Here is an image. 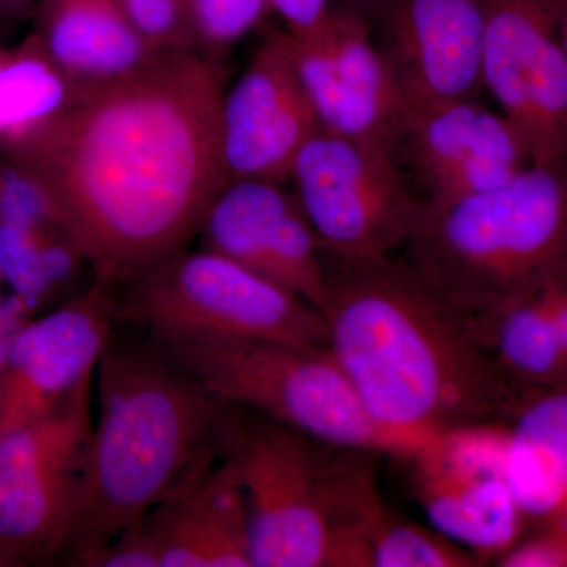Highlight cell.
Wrapping results in <instances>:
<instances>
[{
    "label": "cell",
    "mask_w": 567,
    "mask_h": 567,
    "mask_svg": "<svg viewBox=\"0 0 567 567\" xmlns=\"http://www.w3.org/2000/svg\"><path fill=\"white\" fill-rule=\"evenodd\" d=\"M558 31L567 61V0H563L561 10H559Z\"/></svg>",
    "instance_id": "cell-33"
},
{
    "label": "cell",
    "mask_w": 567,
    "mask_h": 567,
    "mask_svg": "<svg viewBox=\"0 0 567 567\" xmlns=\"http://www.w3.org/2000/svg\"><path fill=\"white\" fill-rule=\"evenodd\" d=\"M224 89L218 61L163 52L0 142V156L50 197L92 278L121 289L188 248L226 185Z\"/></svg>",
    "instance_id": "cell-1"
},
{
    "label": "cell",
    "mask_w": 567,
    "mask_h": 567,
    "mask_svg": "<svg viewBox=\"0 0 567 567\" xmlns=\"http://www.w3.org/2000/svg\"><path fill=\"white\" fill-rule=\"evenodd\" d=\"M29 566L28 561L9 544L0 540V567Z\"/></svg>",
    "instance_id": "cell-32"
},
{
    "label": "cell",
    "mask_w": 567,
    "mask_h": 567,
    "mask_svg": "<svg viewBox=\"0 0 567 567\" xmlns=\"http://www.w3.org/2000/svg\"><path fill=\"white\" fill-rule=\"evenodd\" d=\"M115 323L158 344L271 341L328 349L322 312L208 249H182L115 292Z\"/></svg>",
    "instance_id": "cell-7"
},
{
    "label": "cell",
    "mask_w": 567,
    "mask_h": 567,
    "mask_svg": "<svg viewBox=\"0 0 567 567\" xmlns=\"http://www.w3.org/2000/svg\"><path fill=\"white\" fill-rule=\"evenodd\" d=\"M153 344L227 404L323 445L406 461L429 442L377 423L328 349L271 341Z\"/></svg>",
    "instance_id": "cell-6"
},
{
    "label": "cell",
    "mask_w": 567,
    "mask_h": 567,
    "mask_svg": "<svg viewBox=\"0 0 567 567\" xmlns=\"http://www.w3.org/2000/svg\"><path fill=\"white\" fill-rule=\"evenodd\" d=\"M550 303L567 363V267L550 281Z\"/></svg>",
    "instance_id": "cell-29"
},
{
    "label": "cell",
    "mask_w": 567,
    "mask_h": 567,
    "mask_svg": "<svg viewBox=\"0 0 567 567\" xmlns=\"http://www.w3.org/2000/svg\"><path fill=\"white\" fill-rule=\"evenodd\" d=\"M158 567H252L240 476L219 456L140 518Z\"/></svg>",
    "instance_id": "cell-18"
},
{
    "label": "cell",
    "mask_w": 567,
    "mask_h": 567,
    "mask_svg": "<svg viewBox=\"0 0 567 567\" xmlns=\"http://www.w3.org/2000/svg\"><path fill=\"white\" fill-rule=\"evenodd\" d=\"M0 268L10 292L31 306L62 303L91 274L50 197L0 156ZM92 276V274H91Z\"/></svg>",
    "instance_id": "cell-19"
},
{
    "label": "cell",
    "mask_w": 567,
    "mask_h": 567,
    "mask_svg": "<svg viewBox=\"0 0 567 567\" xmlns=\"http://www.w3.org/2000/svg\"><path fill=\"white\" fill-rule=\"evenodd\" d=\"M115 292L92 278L18 331L0 372V431L48 415L92 383L112 341Z\"/></svg>",
    "instance_id": "cell-14"
},
{
    "label": "cell",
    "mask_w": 567,
    "mask_h": 567,
    "mask_svg": "<svg viewBox=\"0 0 567 567\" xmlns=\"http://www.w3.org/2000/svg\"><path fill=\"white\" fill-rule=\"evenodd\" d=\"M550 281L507 305L487 330V344L507 379L539 391L567 386L566 358L551 312Z\"/></svg>",
    "instance_id": "cell-22"
},
{
    "label": "cell",
    "mask_w": 567,
    "mask_h": 567,
    "mask_svg": "<svg viewBox=\"0 0 567 567\" xmlns=\"http://www.w3.org/2000/svg\"><path fill=\"white\" fill-rule=\"evenodd\" d=\"M503 567H567V527L544 524L536 535L518 540L503 557Z\"/></svg>",
    "instance_id": "cell-26"
},
{
    "label": "cell",
    "mask_w": 567,
    "mask_h": 567,
    "mask_svg": "<svg viewBox=\"0 0 567 567\" xmlns=\"http://www.w3.org/2000/svg\"><path fill=\"white\" fill-rule=\"evenodd\" d=\"M563 0H488L483 93L516 126L533 164L567 162Z\"/></svg>",
    "instance_id": "cell-11"
},
{
    "label": "cell",
    "mask_w": 567,
    "mask_h": 567,
    "mask_svg": "<svg viewBox=\"0 0 567 567\" xmlns=\"http://www.w3.org/2000/svg\"><path fill=\"white\" fill-rule=\"evenodd\" d=\"M87 494L62 557L71 566L219 457L229 404L152 341L114 342L99 369Z\"/></svg>",
    "instance_id": "cell-3"
},
{
    "label": "cell",
    "mask_w": 567,
    "mask_h": 567,
    "mask_svg": "<svg viewBox=\"0 0 567 567\" xmlns=\"http://www.w3.org/2000/svg\"><path fill=\"white\" fill-rule=\"evenodd\" d=\"M87 89L48 58L32 32L0 47V142L65 110Z\"/></svg>",
    "instance_id": "cell-23"
},
{
    "label": "cell",
    "mask_w": 567,
    "mask_h": 567,
    "mask_svg": "<svg viewBox=\"0 0 567 567\" xmlns=\"http://www.w3.org/2000/svg\"><path fill=\"white\" fill-rule=\"evenodd\" d=\"M368 567H475L484 559L434 527L395 516L380 503L364 529Z\"/></svg>",
    "instance_id": "cell-24"
},
{
    "label": "cell",
    "mask_w": 567,
    "mask_h": 567,
    "mask_svg": "<svg viewBox=\"0 0 567 567\" xmlns=\"http://www.w3.org/2000/svg\"><path fill=\"white\" fill-rule=\"evenodd\" d=\"M284 32L320 130L393 152L409 104L377 47L371 22L333 6L316 28Z\"/></svg>",
    "instance_id": "cell-12"
},
{
    "label": "cell",
    "mask_w": 567,
    "mask_h": 567,
    "mask_svg": "<svg viewBox=\"0 0 567 567\" xmlns=\"http://www.w3.org/2000/svg\"><path fill=\"white\" fill-rule=\"evenodd\" d=\"M287 183L229 181L205 212L200 248L271 279L315 306L327 303L324 254Z\"/></svg>",
    "instance_id": "cell-15"
},
{
    "label": "cell",
    "mask_w": 567,
    "mask_h": 567,
    "mask_svg": "<svg viewBox=\"0 0 567 567\" xmlns=\"http://www.w3.org/2000/svg\"><path fill=\"white\" fill-rule=\"evenodd\" d=\"M506 480L528 518L567 527V386L518 404Z\"/></svg>",
    "instance_id": "cell-21"
},
{
    "label": "cell",
    "mask_w": 567,
    "mask_h": 567,
    "mask_svg": "<svg viewBox=\"0 0 567 567\" xmlns=\"http://www.w3.org/2000/svg\"><path fill=\"white\" fill-rule=\"evenodd\" d=\"M328 350L377 423L431 440L499 423L516 394L475 324L454 315L395 256H324Z\"/></svg>",
    "instance_id": "cell-2"
},
{
    "label": "cell",
    "mask_w": 567,
    "mask_h": 567,
    "mask_svg": "<svg viewBox=\"0 0 567 567\" xmlns=\"http://www.w3.org/2000/svg\"><path fill=\"white\" fill-rule=\"evenodd\" d=\"M334 0H270V9L284 22V31L301 33L316 28L333 9Z\"/></svg>",
    "instance_id": "cell-27"
},
{
    "label": "cell",
    "mask_w": 567,
    "mask_h": 567,
    "mask_svg": "<svg viewBox=\"0 0 567 567\" xmlns=\"http://www.w3.org/2000/svg\"><path fill=\"white\" fill-rule=\"evenodd\" d=\"M197 51L213 61L252 32L270 9V0H188Z\"/></svg>",
    "instance_id": "cell-25"
},
{
    "label": "cell",
    "mask_w": 567,
    "mask_h": 567,
    "mask_svg": "<svg viewBox=\"0 0 567 567\" xmlns=\"http://www.w3.org/2000/svg\"><path fill=\"white\" fill-rule=\"evenodd\" d=\"M33 35L55 65L82 87L136 73L163 52L153 50L115 0H39Z\"/></svg>",
    "instance_id": "cell-20"
},
{
    "label": "cell",
    "mask_w": 567,
    "mask_h": 567,
    "mask_svg": "<svg viewBox=\"0 0 567 567\" xmlns=\"http://www.w3.org/2000/svg\"><path fill=\"white\" fill-rule=\"evenodd\" d=\"M6 287L9 286H7L6 276H3L2 268H0V305H2L3 301L7 300V297H9V295H6V290H3Z\"/></svg>",
    "instance_id": "cell-34"
},
{
    "label": "cell",
    "mask_w": 567,
    "mask_h": 567,
    "mask_svg": "<svg viewBox=\"0 0 567 567\" xmlns=\"http://www.w3.org/2000/svg\"><path fill=\"white\" fill-rule=\"evenodd\" d=\"M32 317H35V311L14 293H10L7 300L0 305V372H2L3 365H6L10 347L13 344L18 331Z\"/></svg>",
    "instance_id": "cell-28"
},
{
    "label": "cell",
    "mask_w": 567,
    "mask_h": 567,
    "mask_svg": "<svg viewBox=\"0 0 567 567\" xmlns=\"http://www.w3.org/2000/svg\"><path fill=\"white\" fill-rule=\"evenodd\" d=\"M92 383L48 415L0 431V540L28 565L61 558L87 494Z\"/></svg>",
    "instance_id": "cell-9"
},
{
    "label": "cell",
    "mask_w": 567,
    "mask_h": 567,
    "mask_svg": "<svg viewBox=\"0 0 567 567\" xmlns=\"http://www.w3.org/2000/svg\"><path fill=\"white\" fill-rule=\"evenodd\" d=\"M390 2L391 0H334L333 6L353 11V13L360 14L372 24Z\"/></svg>",
    "instance_id": "cell-31"
},
{
    "label": "cell",
    "mask_w": 567,
    "mask_h": 567,
    "mask_svg": "<svg viewBox=\"0 0 567 567\" xmlns=\"http://www.w3.org/2000/svg\"><path fill=\"white\" fill-rule=\"evenodd\" d=\"M511 442L513 425H461L406 458L432 527L484 561L516 546L528 518L506 480Z\"/></svg>",
    "instance_id": "cell-10"
},
{
    "label": "cell",
    "mask_w": 567,
    "mask_h": 567,
    "mask_svg": "<svg viewBox=\"0 0 567 567\" xmlns=\"http://www.w3.org/2000/svg\"><path fill=\"white\" fill-rule=\"evenodd\" d=\"M320 125L278 31L224 89L218 115L219 158L226 181L287 183L298 152Z\"/></svg>",
    "instance_id": "cell-16"
},
{
    "label": "cell",
    "mask_w": 567,
    "mask_h": 567,
    "mask_svg": "<svg viewBox=\"0 0 567 567\" xmlns=\"http://www.w3.org/2000/svg\"><path fill=\"white\" fill-rule=\"evenodd\" d=\"M404 251L427 289L487 342L499 311L567 267V162L529 164L429 213Z\"/></svg>",
    "instance_id": "cell-5"
},
{
    "label": "cell",
    "mask_w": 567,
    "mask_h": 567,
    "mask_svg": "<svg viewBox=\"0 0 567 567\" xmlns=\"http://www.w3.org/2000/svg\"><path fill=\"white\" fill-rule=\"evenodd\" d=\"M39 0H0V24H13L32 17Z\"/></svg>",
    "instance_id": "cell-30"
},
{
    "label": "cell",
    "mask_w": 567,
    "mask_h": 567,
    "mask_svg": "<svg viewBox=\"0 0 567 567\" xmlns=\"http://www.w3.org/2000/svg\"><path fill=\"white\" fill-rule=\"evenodd\" d=\"M287 183L324 256H395L427 216L390 151L323 130L298 152Z\"/></svg>",
    "instance_id": "cell-8"
},
{
    "label": "cell",
    "mask_w": 567,
    "mask_h": 567,
    "mask_svg": "<svg viewBox=\"0 0 567 567\" xmlns=\"http://www.w3.org/2000/svg\"><path fill=\"white\" fill-rule=\"evenodd\" d=\"M254 415L229 404L219 436L244 487L252 567H364L365 520L382 498L358 451Z\"/></svg>",
    "instance_id": "cell-4"
},
{
    "label": "cell",
    "mask_w": 567,
    "mask_h": 567,
    "mask_svg": "<svg viewBox=\"0 0 567 567\" xmlns=\"http://www.w3.org/2000/svg\"><path fill=\"white\" fill-rule=\"evenodd\" d=\"M391 155L427 215L533 164L516 126L481 96L409 107Z\"/></svg>",
    "instance_id": "cell-13"
},
{
    "label": "cell",
    "mask_w": 567,
    "mask_h": 567,
    "mask_svg": "<svg viewBox=\"0 0 567 567\" xmlns=\"http://www.w3.org/2000/svg\"><path fill=\"white\" fill-rule=\"evenodd\" d=\"M488 0H391L372 22L409 107L483 96Z\"/></svg>",
    "instance_id": "cell-17"
}]
</instances>
